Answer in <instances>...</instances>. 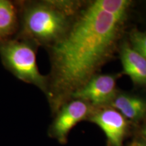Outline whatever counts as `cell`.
<instances>
[{
    "mask_svg": "<svg viewBox=\"0 0 146 146\" xmlns=\"http://www.w3.org/2000/svg\"><path fill=\"white\" fill-rule=\"evenodd\" d=\"M142 134H143L144 137L146 139V123L144 125L143 129H142Z\"/></svg>",
    "mask_w": 146,
    "mask_h": 146,
    "instance_id": "cell-12",
    "label": "cell"
},
{
    "mask_svg": "<svg viewBox=\"0 0 146 146\" xmlns=\"http://www.w3.org/2000/svg\"><path fill=\"white\" fill-rule=\"evenodd\" d=\"M108 107L132 121H139L146 116V99L136 95L118 91Z\"/></svg>",
    "mask_w": 146,
    "mask_h": 146,
    "instance_id": "cell-8",
    "label": "cell"
},
{
    "mask_svg": "<svg viewBox=\"0 0 146 146\" xmlns=\"http://www.w3.org/2000/svg\"><path fill=\"white\" fill-rule=\"evenodd\" d=\"M96 108L81 100L72 99L64 104L55 114L49 129V135L64 144L71 129L81 120L89 118Z\"/></svg>",
    "mask_w": 146,
    "mask_h": 146,
    "instance_id": "cell-4",
    "label": "cell"
},
{
    "mask_svg": "<svg viewBox=\"0 0 146 146\" xmlns=\"http://www.w3.org/2000/svg\"><path fill=\"white\" fill-rule=\"evenodd\" d=\"M37 45L28 40L13 37L0 41V58L5 68L21 81L39 88L45 94L47 76L36 64Z\"/></svg>",
    "mask_w": 146,
    "mask_h": 146,
    "instance_id": "cell-3",
    "label": "cell"
},
{
    "mask_svg": "<svg viewBox=\"0 0 146 146\" xmlns=\"http://www.w3.org/2000/svg\"><path fill=\"white\" fill-rule=\"evenodd\" d=\"M18 28L19 14L16 1L0 0V41L14 37Z\"/></svg>",
    "mask_w": 146,
    "mask_h": 146,
    "instance_id": "cell-9",
    "label": "cell"
},
{
    "mask_svg": "<svg viewBox=\"0 0 146 146\" xmlns=\"http://www.w3.org/2000/svg\"><path fill=\"white\" fill-rule=\"evenodd\" d=\"M119 74H96L72 95L71 100L85 101L96 108L108 107L118 91L116 81Z\"/></svg>",
    "mask_w": 146,
    "mask_h": 146,
    "instance_id": "cell-5",
    "label": "cell"
},
{
    "mask_svg": "<svg viewBox=\"0 0 146 146\" xmlns=\"http://www.w3.org/2000/svg\"><path fill=\"white\" fill-rule=\"evenodd\" d=\"M131 47L146 59V32L134 29L129 35Z\"/></svg>",
    "mask_w": 146,
    "mask_h": 146,
    "instance_id": "cell-10",
    "label": "cell"
},
{
    "mask_svg": "<svg viewBox=\"0 0 146 146\" xmlns=\"http://www.w3.org/2000/svg\"><path fill=\"white\" fill-rule=\"evenodd\" d=\"M89 119L104 131L110 146H123L129 123L118 111L111 107L96 108Z\"/></svg>",
    "mask_w": 146,
    "mask_h": 146,
    "instance_id": "cell-6",
    "label": "cell"
},
{
    "mask_svg": "<svg viewBox=\"0 0 146 146\" xmlns=\"http://www.w3.org/2000/svg\"><path fill=\"white\" fill-rule=\"evenodd\" d=\"M19 28L14 37L47 47L66 33L76 15L74 3L63 1H16ZM78 9V8H77Z\"/></svg>",
    "mask_w": 146,
    "mask_h": 146,
    "instance_id": "cell-2",
    "label": "cell"
},
{
    "mask_svg": "<svg viewBox=\"0 0 146 146\" xmlns=\"http://www.w3.org/2000/svg\"><path fill=\"white\" fill-rule=\"evenodd\" d=\"M127 15L109 13L92 1L78 12L63 37L47 47L51 71L45 95L53 114L113 56Z\"/></svg>",
    "mask_w": 146,
    "mask_h": 146,
    "instance_id": "cell-1",
    "label": "cell"
},
{
    "mask_svg": "<svg viewBox=\"0 0 146 146\" xmlns=\"http://www.w3.org/2000/svg\"><path fill=\"white\" fill-rule=\"evenodd\" d=\"M131 146H146V143L141 141H135L131 143Z\"/></svg>",
    "mask_w": 146,
    "mask_h": 146,
    "instance_id": "cell-11",
    "label": "cell"
},
{
    "mask_svg": "<svg viewBox=\"0 0 146 146\" xmlns=\"http://www.w3.org/2000/svg\"><path fill=\"white\" fill-rule=\"evenodd\" d=\"M120 58L123 72L133 84L146 88V59L131 47L128 41L120 45Z\"/></svg>",
    "mask_w": 146,
    "mask_h": 146,
    "instance_id": "cell-7",
    "label": "cell"
}]
</instances>
